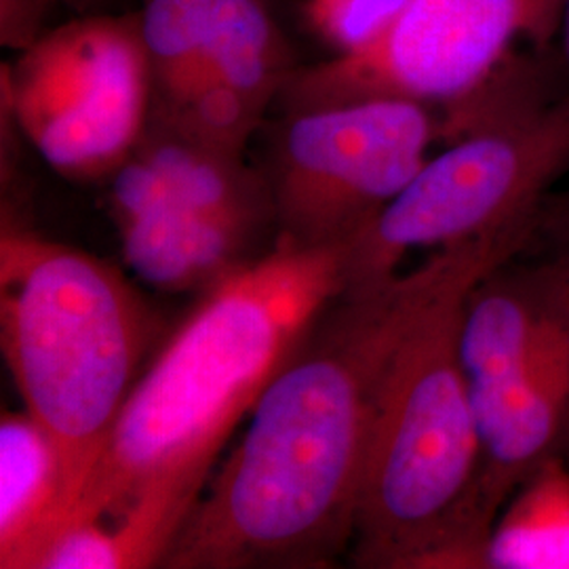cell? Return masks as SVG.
I'll use <instances>...</instances> for the list:
<instances>
[{"mask_svg": "<svg viewBox=\"0 0 569 569\" xmlns=\"http://www.w3.org/2000/svg\"><path fill=\"white\" fill-rule=\"evenodd\" d=\"M528 226L435 251L340 296L274 376L164 552L169 569L329 568L355 536L373 399L411 323L468 272L502 266Z\"/></svg>", "mask_w": 569, "mask_h": 569, "instance_id": "1", "label": "cell"}, {"mask_svg": "<svg viewBox=\"0 0 569 569\" xmlns=\"http://www.w3.org/2000/svg\"><path fill=\"white\" fill-rule=\"evenodd\" d=\"M345 291V243L283 239L209 287L131 388L61 528L98 521L129 569L161 566L230 435Z\"/></svg>", "mask_w": 569, "mask_h": 569, "instance_id": "2", "label": "cell"}, {"mask_svg": "<svg viewBox=\"0 0 569 569\" xmlns=\"http://www.w3.org/2000/svg\"><path fill=\"white\" fill-rule=\"evenodd\" d=\"M496 268L449 284L388 357L350 545L359 568H481L475 528L481 448L458 331L468 291Z\"/></svg>", "mask_w": 569, "mask_h": 569, "instance_id": "3", "label": "cell"}, {"mask_svg": "<svg viewBox=\"0 0 569 569\" xmlns=\"http://www.w3.org/2000/svg\"><path fill=\"white\" fill-rule=\"evenodd\" d=\"M0 333L26 413L60 453L68 519L133 388L143 302L112 266L11 228L0 243Z\"/></svg>", "mask_w": 569, "mask_h": 569, "instance_id": "4", "label": "cell"}, {"mask_svg": "<svg viewBox=\"0 0 569 569\" xmlns=\"http://www.w3.org/2000/svg\"><path fill=\"white\" fill-rule=\"evenodd\" d=\"M451 136L346 241L345 293L397 277L413 249L441 251L533 222L545 192L569 171V98L542 102L529 74L470 110Z\"/></svg>", "mask_w": 569, "mask_h": 569, "instance_id": "5", "label": "cell"}, {"mask_svg": "<svg viewBox=\"0 0 569 569\" xmlns=\"http://www.w3.org/2000/svg\"><path fill=\"white\" fill-rule=\"evenodd\" d=\"M563 9L566 0H409L371 47L296 68L279 102L287 114L367 100L443 106L451 114L523 68L517 51L547 44Z\"/></svg>", "mask_w": 569, "mask_h": 569, "instance_id": "6", "label": "cell"}, {"mask_svg": "<svg viewBox=\"0 0 569 569\" xmlns=\"http://www.w3.org/2000/svg\"><path fill=\"white\" fill-rule=\"evenodd\" d=\"M2 93L42 159L68 178L114 173L142 140L152 68L140 18L70 21L2 66Z\"/></svg>", "mask_w": 569, "mask_h": 569, "instance_id": "7", "label": "cell"}, {"mask_svg": "<svg viewBox=\"0 0 569 569\" xmlns=\"http://www.w3.org/2000/svg\"><path fill=\"white\" fill-rule=\"evenodd\" d=\"M437 133L430 108L399 100L289 114L266 173L281 239L350 241L427 163Z\"/></svg>", "mask_w": 569, "mask_h": 569, "instance_id": "8", "label": "cell"}, {"mask_svg": "<svg viewBox=\"0 0 569 569\" xmlns=\"http://www.w3.org/2000/svg\"><path fill=\"white\" fill-rule=\"evenodd\" d=\"M112 209L127 264L161 291L213 287L241 262L251 230L176 201L136 152L114 171Z\"/></svg>", "mask_w": 569, "mask_h": 569, "instance_id": "9", "label": "cell"}, {"mask_svg": "<svg viewBox=\"0 0 569 569\" xmlns=\"http://www.w3.org/2000/svg\"><path fill=\"white\" fill-rule=\"evenodd\" d=\"M470 401L481 448L475 528L486 545L489 529L515 489L533 468L557 456V446L568 432L569 336L545 352L528 373Z\"/></svg>", "mask_w": 569, "mask_h": 569, "instance_id": "10", "label": "cell"}, {"mask_svg": "<svg viewBox=\"0 0 569 569\" xmlns=\"http://www.w3.org/2000/svg\"><path fill=\"white\" fill-rule=\"evenodd\" d=\"M68 512V483L60 453L23 413L0 422V568L32 569Z\"/></svg>", "mask_w": 569, "mask_h": 569, "instance_id": "11", "label": "cell"}, {"mask_svg": "<svg viewBox=\"0 0 569 569\" xmlns=\"http://www.w3.org/2000/svg\"><path fill=\"white\" fill-rule=\"evenodd\" d=\"M481 568L569 569V468L559 456L533 468L498 512Z\"/></svg>", "mask_w": 569, "mask_h": 569, "instance_id": "12", "label": "cell"}, {"mask_svg": "<svg viewBox=\"0 0 569 569\" xmlns=\"http://www.w3.org/2000/svg\"><path fill=\"white\" fill-rule=\"evenodd\" d=\"M293 70L287 42L264 0L216 2L201 79L224 84L264 114Z\"/></svg>", "mask_w": 569, "mask_h": 569, "instance_id": "13", "label": "cell"}, {"mask_svg": "<svg viewBox=\"0 0 569 569\" xmlns=\"http://www.w3.org/2000/svg\"><path fill=\"white\" fill-rule=\"evenodd\" d=\"M218 0H146L140 30L152 68V106H171L201 79Z\"/></svg>", "mask_w": 569, "mask_h": 569, "instance_id": "14", "label": "cell"}, {"mask_svg": "<svg viewBox=\"0 0 569 569\" xmlns=\"http://www.w3.org/2000/svg\"><path fill=\"white\" fill-rule=\"evenodd\" d=\"M409 0H308V18L340 56L380 41L401 18Z\"/></svg>", "mask_w": 569, "mask_h": 569, "instance_id": "15", "label": "cell"}, {"mask_svg": "<svg viewBox=\"0 0 569 569\" xmlns=\"http://www.w3.org/2000/svg\"><path fill=\"white\" fill-rule=\"evenodd\" d=\"M58 0H0V39L26 51L42 37V21Z\"/></svg>", "mask_w": 569, "mask_h": 569, "instance_id": "16", "label": "cell"}, {"mask_svg": "<svg viewBox=\"0 0 569 569\" xmlns=\"http://www.w3.org/2000/svg\"><path fill=\"white\" fill-rule=\"evenodd\" d=\"M58 2L70 4V7H74V9H79V11H91V9L103 7V4H108V2H112V0H58Z\"/></svg>", "mask_w": 569, "mask_h": 569, "instance_id": "17", "label": "cell"}, {"mask_svg": "<svg viewBox=\"0 0 569 569\" xmlns=\"http://www.w3.org/2000/svg\"><path fill=\"white\" fill-rule=\"evenodd\" d=\"M563 30H566V51H568L569 61V0H566V9H563Z\"/></svg>", "mask_w": 569, "mask_h": 569, "instance_id": "18", "label": "cell"}, {"mask_svg": "<svg viewBox=\"0 0 569 569\" xmlns=\"http://www.w3.org/2000/svg\"><path fill=\"white\" fill-rule=\"evenodd\" d=\"M561 277H563V281H566V284H568V289H569V266H568V270H563V272H561Z\"/></svg>", "mask_w": 569, "mask_h": 569, "instance_id": "19", "label": "cell"}]
</instances>
